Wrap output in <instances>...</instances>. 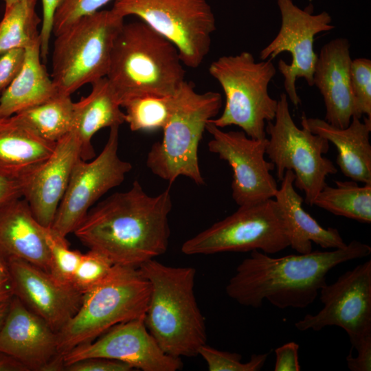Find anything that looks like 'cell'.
<instances>
[{"instance_id": "1", "label": "cell", "mask_w": 371, "mask_h": 371, "mask_svg": "<svg viewBox=\"0 0 371 371\" xmlns=\"http://www.w3.org/2000/svg\"><path fill=\"white\" fill-rule=\"evenodd\" d=\"M172 206L169 188L151 196L135 180L91 208L74 233L113 265L139 267L167 251Z\"/></svg>"}, {"instance_id": "2", "label": "cell", "mask_w": 371, "mask_h": 371, "mask_svg": "<svg viewBox=\"0 0 371 371\" xmlns=\"http://www.w3.org/2000/svg\"><path fill=\"white\" fill-rule=\"evenodd\" d=\"M370 254V245L356 240L331 251L278 258L254 250L237 266L225 292L245 306L260 308L266 300L281 309L304 308L314 302L332 269Z\"/></svg>"}, {"instance_id": "3", "label": "cell", "mask_w": 371, "mask_h": 371, "mask_svg": "<svg viewBox=\"0 0 371 371\" xmlns=\"http://www.w3.org/2000/svg\"><path fill=\"white\" fill-rule=\"evenodd\" d=\"M184 66L176 46L139 20L124 23L106 78L122 107L137 97L173 95L186 81Z\"/></svg>"}, {"instance_id": "4", "label": "cell", "mask_w": 371, "mask_h": 371, "mask_svg": "<svg viewBox=\"0 0 371 371\" xmlns=\"http://www.w3.org/2000/svg\"><path fill=\"white\" fill-rule=\"evenodd\" d=\"M150 284L145 325L161 348L175 357L198 355L207 341L205 318L194 291L196 269L155 258L139 267Z\"/></svg>"}, {"instance_id": "5", "label": "cell", "mask_w": 371, "mask_h": 371, "mask_svg": "<svg viewBox=\"0 0 371 371\" xmlns=\"http://www.w3.org/2000/svg\"><path fill=\"white\" fill-rule=\"evenodd\" d=\"M222 104L219 93H197L194 85L186 80L172 95L171 113L162 129V139L154 143L147 154L148 168L170 185L180 176L203 185L199 144L207 122L218 115Z\"/></svg>"}, {"instance_id": "6", "label": "cell", "mask_w": 371, "mask_h": 371, "mask_svg": "<svg viewBox=\"0 0 371 371\" xmlns=\"http://www.w3.org/2000/svg\"><path fill=\"white\" fill-rule=\"evenodd\" d=\"M150 284L138 267L114 265L109 276L83 294L76 315L57 333L63 355L113 326L144 316Z\"/></svg>"}, {"instance_id": "7", "label": "cell", "mask_w": 371, "mask_h": 371, "mask_svg": "<svg viewBox=\"0 0 371 371\" xmlns=\"http://www.w3.org/2000/svg\"><path fill=\"white\" fill-rule=\"evenodd\" d=\"M208 71L225 95L223 113L210 122L221 128L237 126L251 138H265L266 123L274 120L278 108V100L268 91L276 73L271 60L256 62L250 52H242L219 57Z\"/></svg>"}, {"instance_id": "8", "label": "cell", "mask_w": 371, "mask_h": 371, "mask_svg": "<svg viewBox=\"0 0 371 371\" xmlns=\"http://www.w3.org/2000/svg\"><path fill=\"white\" fill-rule=\"evenodd\" d=\"M124 20L112 9L99 10L79 19L56 36L52 79L59 93L71 95L85 84L106 76Z\"/></svg>"}, {"instance_id": "9", "label": "cell", "mask_w": 371, "mask_h": 371, "mask_svg": "<svg viewBox=\"0 0 371 371\" xmlns=\"http://www.w3.org/2000/svg\"><path fill=\"white\" fill-rule=\"evenodd\" d=\"M302 127L294 122L288 97L282 93L274 120L266 123L265 131L269 135L266 154L275 166L278 180L282 181L287 170L294 172V186L304 191L306 203L313 205L327 185L326 177L337 173V169L323 156L329 150V142Z\"/></svg>"}, {"instance_id": "10", "label": "cell", "mask_w": 371, "mask_h": 371, "mask_svg": "<svg viewBox=\"0 0 371 371\" xmlns=\"http://www.w3.org/2000/svg\"><path fill=\"white\" fill-rule=\"evenodd\" d=\"M289 247L286 229L275 199L240 205L231 215L186 240V255L258 250L267 254Z\"/></svg>"}, {"instance_id": "11", "label": "cell", "mask_w": 371, "mask_h": 371, "mask_svg": "<svg viewBox=\"0 0 371 371\" xmlns=\"http://www.w3.org/2000/svg\"><path fill=\"white\" fill-rule=\"evenodd\" d=\"M111 9L137 16L171 41L188 67H199L210 52L216 27L207 0H115Z\"/></svg>"}, {"instance_id": "12", "label": "cell", "mask_w": 371, "mask_h": 371, "mask_svg": "<svg viewBox=\"0 0 371 371\" xmlns=\"http://www.w3.org/2000/svg\"><path fill=\"white\" fill-rule=\"evenodd\" d=\"M119 128H110L100 153L91 161L79 158L74 164L65 194L58 205L51 229L65 238L82 221L91 207L110 190L120 186L132 170L130 162L117 153Z\"/></svg>"}, {"instance_id": "13", "label": "cell", "mask_w": 371, "mask_h": 371, "mask_svg": "<svg viewBox=\"0 0 371 371\" xmlns=\"http://www.w3.org/2000/svg\"><path fill=\"white\" fill-rule=\"evenodd\" d=\"M281 16V25L276 36L260 52L262 60H272L287 52L291 55V64L278 61V68L284 77L287 97L297 107L301 100L297 93V79L303 78L310 87L313 86V73L317 60L314 51L315 36L335 27L330 14L323 11L313 14L312 9H302L293 0H277Z\"/></svg>"}, {"instance_id": "14", "label": "cell", "mask_w": 371, "mask_h": 371, "mask_svg": "<svg viewBox=\"0 0 371 371\" xmlns=\"http://www.w3.org/2000/svg\"><path fill=\"white\" fill-rule=\"evenodd\" d=\"M322 308L295 323L300 331H319L327 326L341 328L352 349L371 337V260L341 275L319 291Z\"/></svg>"}, {"instance_id": "15", "label": "cell", "mask_w": 371, "mask_h": 371, "mask_svg": "<svg viewBox=\"0 0 371 371\" xmlns=\"http://www.w3.org/2000/svg\"><path fill=\"white\" fill-rule=\"evenodd\" d=\"M210 120L206 131L212 138L208 150L232 168L236 203L240 206L274 198L278 188L271 171L275 166L265 158L268 138H251L243 131H224Z\"/></svg>"}, {"instance_id": "16", "label": "cell", "mask_w": 371, "mask_h": 371, "mask_svg": "<svg viewBox=\"0 0 371 371\" xmlns=\"http://www.w3.org/2000/svg\"><path fill=\"white\" fill-rule=\"evenodd\" d=\"M144 318L118 324L95 340L63 354L65 367L80 360L99 357L121 361L133 370L142 371L181 370V358L168 355L161 348L148 330Z\"/></svg>"}, {"instance_id": "17", "label": "cell", "mask_w": 371, "mask_h": 371, "mask_svg": "<svg viewBox=\"0 0 371 371\" xmlns=\"http://www.w3.org/2000/svg\"><path fill=\"white\" fill-rule=\"evenodd\" d=\"M0 352L20 362L27 371L65 368L57 333L15 295L9 302L0 328Z\"/></svg>"}, {"instance_id": "18", "label": "cell", "mask_w": 371, "mask_h": 371, "mask_svg": "<svg viewBox=\"0 0 371 371\" xmlns=\"http://www.w3.org/2000/svg\"><path fill=\"white\" fill-rule=\"evenodd\" d=\"M7 262L15 296L58 333L79 310L83 294L27 261L10 258Z\"/></svg>"}, {"instance_id": "19", "label": "cell", "mask_w": 371, "mask_h": 371, "mask_svg": "<svg viewBox=\"0 0 371 371\" xmlns=\"http://www.w3.org/2000/svg\"><path fill=\"white\" fill-rule=\"evenodd\" d=\"M79 158L80 145L71 131L56 142L51 156L19 183L22 197L43 226H52L74 164Z\"/></svg>"}, {"instance_id": "20", "label": "cell", "mask_w": 371, "mask_h": 371, "mask_svg": "<svg viewBox=\"0 0 371 371\" xmlns=\"http://www.w3.org/2000/svg\"><path fill=\"white\" fill-rule=\"evenodd\" d=\"M350 43L346 38H337L321 49L313 73V85L322 94L325 120L333 126L347 127L352 118L360 114L350 83Z\"/></svg>"}, {"instance_id": "21", "label": "cell", "mask_w": 371, "mask_h": 371, "mask_svg": "<svg viewBox=\"0 0 371 371\" xmlns=\"http://www.w3.org/2000/svg\"><path fill=\"white\" fill-rule=\"evenodd\" d=\"M35 218L25 199L0 203V256L21 259L49 273L47 229Z\"/></svg>"}, {"instance_id": "22", "label": "cell", "mask_w": 371, "mask_h": 371, "mask_svg": "<svg viewBox=\"0 0 371 371\" xmlns=\"http://www.w3.org/2000/svg\"><path fill=\"white\" fill-rule=\"evenodd\" d=\"M301 124L335 146L338 153L336 163L344 176L357 182L371 184V119L364 117L361 122L352 117L350 124L341 128L324 120L307 117L303 114Z\"/></svg>"}, {"instance_id": "23", "label": "cell", "mask_w": 371, "mask_h": 371, "mask_svg": "<svg viewBox=\"0 0 371 371\" xmlns=\"http://www.w3.org/2000/svg\"><path fill=\"white\" fill-rule=\"evenodd\" d=\"M56 144L14 115L0 117V177L21 182L51 156Z\"/></svg>"}, {"instance_id": "24", "label": "cell", "mask_w": 371, "mask_h": 371, "mask_svg": "<svg viewBox=\"0 0 371 371\" xmlns=\"http://www.w3.org/2000/svg\"><path fill=\"white\" fill-rule=\"evenodd\" d=\"M295 175L285 171L280 188L274 198L280 209L289 240V247L298 254L312 251V243L324 249L346 246L336 228L322 227L303 207V199L294 188Z\"/></svg>"}, {"instance_id": "25", "label": "cell", "mask_w": 371, "mask_h": 371, "mask_svg": "<svg viewBox=\"0 0 371 371\" xmlns=\"http://www.w3.org/2000/svg\"><path fill=\"white\" fill-rule=\"evenodd\" d=\"M90 93L74 103L72 132L80 145L85 161L95 157L91 139L100 129L120 126L126 122L125 113L106 77L91 83Z\"/></svg>"}, {"instance_id": "26", "label": "cell", "mask_w": 371, "mask_h": 371, "mask_svg": "<svg viewBox=\"0 0 371 371\" xmlns=\"http://www.w3.org/2000/svg\"><path fill=\"white\" fill-rule=\"evenodd\" d=\"M59 94L41 62L40 41L25 49L21 68L0 97V117L14 115Z\"/></svg>"}, {"instance_id": "27", "label": "cell", "mask_w": 371, "mask_h": 371, "mask_svg": "<svg viewBox=\"0 0 371 371\" xmlns=\"http://www.w3.org/2000/svg\"><path fill=\"white\" fill-rule=\"evenodd\" d=\"M74 103L71 95L59 93L14 116L42 138L57 142L72 131Z\"/></svg>"}, {"instance_id": "28", "label": "cell", "mask_w": 371, "mask_h": 371, "mask_svg": "<svg viewBox=\"0 0 371 371\" xmlns=\"http://www.w3.org/2000/svg\"><path fill=\"white\" fill-rule=\"evenodd\" d=\"M336 187L325 186L313 204L335 215L363 223L371 222V184L335 181Z\"/></svg>"}, {"instance_id": "29", "label": "cell", "mask_w": 371, "mask_h": 371, "mask_svg": "<svg viewBox=\"0 0 371 371\" xmlns=\"http://www.w3.org/2000/svg\"><path fill=\"white\" fill-rule=\"evenodd\" d=\"M37 0H19L5 6L0 21V56L13 49H26L40 41L42 19L36 11Z\"/></svg>"}, {"instance_id": "30", "label": "cell", "mask_w": 371, "mask_h": 371, "mask_svg": "<svg viewBox=\"0 0 371 371\" xmlns=\"http://www.w3.org/2000/svg\"><path fill=\"white\" fill-rule=\"evenodd\" d=\"M172 95H144L130 100L126 109V122L132 131L163 129L171 113Z\"/></svg>"}, {"instance_id": "31", "label": "cell", "mask_w": 371, "mask_h": 371, "mask_svg": "<svg viewBox=\"0 0 371 371\" xmlns=\"http://www.w3.org/2000/svg\"><path fill=\"white\" fill-rule=\"evenodd\" d=\"M46 240L50 253L51 275L58 281L72 285L73 278L82 254L69 249L65 238L47 229Z\"/></svg>"}, {"instance_id": "32", "label": "cell", "mask_w": 371, "mask_h": 371, "mask_svg": "<svg viewBox=\"0 0 371 371\" xmlns=\"http://www.w3.org/2000/svg\"><path fill=\"white\" fill-rule=\"evenodd\" d=\"M268 355H253L249 361L243 362L240 354L220 350L206 344L198 350V355L205 361L209 371H259L264 366Z\"/></svg>"}, {"instance_id": "33", "label": "cell", "mask_w": 371, "mask_h": 371, "mask_svg": "<svg viewBox=\"0 0 371 371\" xmlns=\"http://www.w3.org/2000/svg\"><path fill=\"white\" fill-rule=\"evenodd\" d=\"M113 266L105 256L89 249L82 255L73 278L72 286L84 294L105 280Z\"/></svg>"}, {"instance_id": "34", "label": "cell", "mask_w": 371, "mask_h": 371, "mask_svg": "<svg viewBox=\"0 0 371 371\" xmlns=\"http://www.w3.org/2000/svg\"><path fill=\"white\" fill-rule=\"evenodd\" d=\"M350 83L360 114L371 119V60L366 58L352 60Z\"/></svg>"}, {"instance_id": "35", "label": "cell", "mask_w": 371, "mask_h": 371, "mask_svg": "<svg viewBox=\"0 0 371 371\" xmlns=\"http://www.w3.org/2000/svg\"><path fill=\"white\" fill-rule=\"evenodd\" d=\"M111 0H65L54 17L52 33L57 36L79 19L91 14Z\"/></svg>"}, {"instance_id": "36", "label": "cell", "mask_w": 371, "mask_h": 371, "mask_svg": "<svg viewBox=\"0 0 371 371\" xmlns=\"http://www.w3.org/2000/svg\"><path fill=\"white\" fill-rule=\"evenodd\" d=\"M25 49H16L0 56V93L10 85L23 63Z\"/></svg>"}, {"instance_id": "37", "label": "cell", "mask_w": 371, "mask_h": 371, "mask_svg": "<svg viewBox=\"0 0 371 371\" xmlns=\"http://www.w3.org/2000/svg\"><path fill=\"white\" fill-rule=\"evenodd\" d=\"M65 0H42L43 17L40 30L41 56L43 61L49 53V39L52 34L54 17Z\"/></svg>"}, {"instance_id": "38", "label": "cell", "mask_w": 371, "mask_h": 371, "mask_svg": "<svg viewBox=\"0 0 371 371\" xmlns=\"http://www.w3.org/2000/svg\"><path fill=\"white\" fill-rule=\"evenodd\" d=\"M67 371H131L133 368L121 361L106 358H89L65 367Z\"/></svg>"}, {"instance_id": "39", "label": "cell", "mask_w": 371, "mask_h": 371, "mask_svg": "<svg viewBox=\"0 0 371 371\" xmlns=\"http://www.w3.org/2000/svg\"><path fill=\"white\" fill-rule=\"evenodd\" d=\"M299 345L290 341L275 350V371H299L301 369L298 358Z\"/></svg>"}, {"instance_id": "40", "label": "cell", "mask_w": 371, "mask_h": 371, "mask_svg": "<svg viewBox=\"0 0 371 371\" xmlns=\"http://www.w3.org/2000/svg\"><path fill=\"white\" fill-rule=\"evenodd\" d=\"M353 349L357 350V355L353 357L350 352L346 357L348 369L351 371H370L371 337L363 340Z\"/></svg>"}, {"instance_id": "41", "label": "cell", "mask_w": 371, "mask_h": 371, "mask_svg": "<svg viewBox=\"0 0 371 371\" xmlns=\"http://www.w3.org/2000/svg\"><path fill=\"white\" fill-rule=\"evenodd\" d=\"M14 295V282L8 262L0 256V304L10 302Z\"/></svg>"}, {"instance_id": "42", "label": "cell", "mask_w": 371, "mask_h": 371, "mask_svg": "<svg viewBox=\"0 0 371 371\" xmlns=\"http://www.w3.org/2000/svg\"><path fill=\"white\" fill-rule=\"evenodd\" d=\"M16 197H22L20 183L0 177V203Z\"/></svg>"}, {"instance_id": "43", "label": "cell", "mask_w": 371, "mask_h": 371, "mask_svg": "<svg viewBox=\"0 0 371 371\" xmlns=\"http://www.w3.org/2000/svg\"><path fill=\"white\" fill-rule=\"evenodd\" d=\"M0 371H27V370L14 358L0 352Z\"/></svg>"}, {"instance_id": "44", "label": "cell", "mask_w": 371, "mask_h": 371, "mask_svg": "<svg viewBox=\"0 0 371 371\" xmlns=\"http://www.w3.org/2000/svg\"><path fill=\"white\" fill-rule=\"evenodd\" d=\"M9 302L0 304V328L2 326L8 313Z\"/></svg>"}, {"instance_id": "45", "label": "cell", "mask_w": 371, "mask_h": 371, "mask_svg": "<svg viewBox=\"0 0 371 371\" xmlns=\"http://www.w3.org/2000/svg\"><path fill=\"white\" fill-rule=\"evenodd\" d=\"M2 1L5 3V6H8L19 0H2Z\"/></svg>"}]
</instances>
